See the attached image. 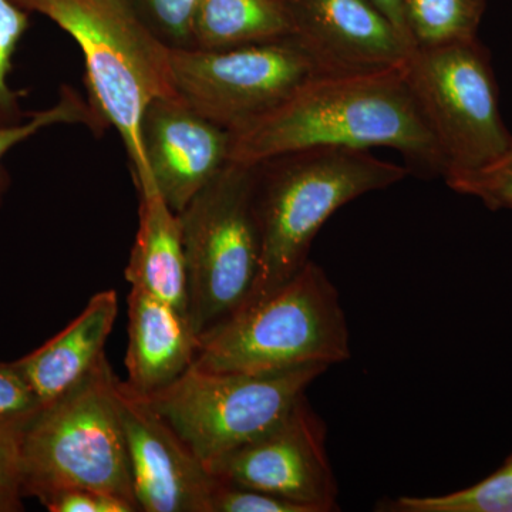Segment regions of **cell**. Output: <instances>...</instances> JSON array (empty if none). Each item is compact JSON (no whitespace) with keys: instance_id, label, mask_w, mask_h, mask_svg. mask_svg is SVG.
<instances>
[{"instance_id":"cell-1","label":"cell","mask_w":512,"mask_h":512,"mask_svg":"<svg viewBox=\"0 0 512 512\" xmlns=\"http://www.w3.org/2000/svg\"><path fill=\"white\" fill-rule=\"evenodd\" d=\"M402 69L318 74L274 110L231 133V163L258 165L318 147L399 151L421 174L443 177L446 161Z\"/></svg>"},{"instance_id":"cell-2","label":"cell","mask_w":512,"mask_h":512,"mask_svg":"<svg viewBox=\"0 0 512 512\" xmlns=\"http://www.w3.org/2000/svg\"><path fill=\"white\" fill-rule=\"evenodd\" d=\"M409 174L369 150L342 147L306 148L256 165L261 259L245 303L274 292L308 264L313 239L339 208Z\"/></svg>"},{"instance_id":"cell-3","label":"cell","mask_w":512,"mask_h":512,"mask_svg":"<svg viewBox=\"0 0 512 512\" xmlns=\"http://www.w3.org/2000/svg\"><path fill=\"white\" fill-rule=\"evenodd\" d=\"M45 16L83 53L89 101L116 128L130 160L134 187L154 180L144 156L141 120L161 97L177 96L171 47L138 15L131 0H13Z\"/></svg>"},{"instance_id":"cell-4","label":"cell","mask_w":512,"mask_h":512,"mask_svg":"<svg viewBox=\"0 0 512 512\" xmlns=\"http://www.w3.org/2000/svg\"><path fill=\"white\" fill-rule=\"evenodd\" d=\"M350 355L338 289L309 261L274 292L245 303L201 333L192 366L211 373H266L330 367Z\"/></svg>"},{"instance_id":"cell-5","label":"cell","mask_w":512,"mask_h":512,"mask_svg":"<svg viewBox=\"0 0 512 512\" xmlns=\"http://www.w3.org/2000/svg\"><path fill=\"white\" fill-rule=\"evenodd\" d=\"M117 375L106 356L79 386L43 407L19 436L23 495L40 503L84 488L138 510L116 397Z\"/></svg>"},{"instance_id":"cell-6","label":"cell","mask_w":512,"mask_h":512,"mask_svg":"<svg viewBox=\"0 0 512 512\" xmlns=\"http://www.w3.org/2000/svg\"><path fill=\"white\" fill-rule=\"evenodd\" d=\"M255 184L256 165L229 161L178 214L197 336L241 308L254 288L261 259Z\"/></svg>"},{"instance_id":"cell-7","label":"cell","mask_w":512,"mask_h":512,"mask_svg":"<svg viewBox=\"0 0 512 512\" xmlns=\"http://www.w3.org/2000/svg\"><path fill=\"white\" fill-rule=\"evenodd\" d=\"M328 369L306 365L278 372L211 373L191 366L144 397L211 471L222 458L278 426Z\"/></svg>"},{"instance_id":"cell-8","label":"cell","mask_w":512,"mask_h":512,"mask_svg":"<svg viewBox=\"0 0 512 512\" xmlns=\"http://www.w3.org/2000/svg\"><path fill=\"white\" fill-rule=\"evenodd\" d=\"M403 70L446 161L444 178L484 167L510 146L490 53L478 37L413 50Z\"/></svg>"},{"instance_id":"cell-9","label":"cell","mask_w":512,"mask_h":512,"mask_svg":"<svg viewBox=\"0 0 512 512\" xmlns=\"http://www.w3.org/2000/svg\"><path fill=\"white\" fill-rule=\"evenodd\" d=\"M171 67L178 94L229 133L261 119L322 74L292 37L231 49H171Z\"/></svg>"},{"instance_id":"cell-10","label":"cell","mask_w":512,"mask_h":512,"mask_svg":"<svg viewBox=\"0 0 512 512\" xmlns=\"http://www.w3.org/2000/svg\"><path fill=\"white\" fill-rule=\"evenodd\" d=\"M325 441V423L305 394L278 426L222 458L211 473L225 483L301 505L306 512L338 511V484Z\"/></svg>"},{"instance_id":"cell-11","label":"cell","mask_w":512,"mask_h":512,"mask_svg":"<svg viewBox=\"0 0 512 512\" xmlns=\"http://www.w3.org/2000/svg\"><path fill=\"white\" fill-rule=\"evenodd\" d=\"M116 397L138 510L212 512L218 478L146 397L134 392L119 376Z\"/></svg>"},{"instance_id":"cell-12","label":"cell","mask_w":512,"mask_h":512,"mask_svg":"<svg viewBox=\"0 0 512 512\" xmlns=\"http://www.w3.org/2000/svg\"><path fill=\"white\" fill-rule=\"evenodd\" d=\"M292 39L322 74L402 69L413 49L372 0H292Z\"/></svg>"},{"instance_id":"cell-13","label":"cell","mask_w":512,"mask_h":512,"mask_svg":"<svg viewBox=\"0 0 512 512\" xmlns=\"http://www.w3.org/2000/svg\"><path fill=\"white\" fill-rule=\"evenodd\" d=\"M141 141L154 183L175 214L229 163L231 133L201 116L180 94L147 107Z\"/></svg>"},{"instance_id":"cell-14","label":"cell","mask_w":512,"mask_h":512,"mask_svg":"<svg viewBox=\"0 0 512 512\" xmlns=\"http://www.w3.org/2000/svg\"><path fill=\"white\" fill-rule=\"evenodd\" d=\"M127 306L126 383L150 396L190 369L198 336L185 313L144 286L131 285Z\"/></svg>"},{"instance_id":"cell-15","label":"cell","mask_w":512,"mask_h":512,"mask_svg":"<svg viewBox=\"0 0 512 512\" xmlns=\"http://www.w3.org/2000/svg\"><path fill=\"white\" fill-rule=\"evenodd\" d=\"M117 315V292L114 289L97 292L62 332L13 362L32 387L42 409L79 386L101 357L106 356L104 346Z\"/></svg>"},{"instance_id":"cell-16","label":"cell","mask_w":512,"mask_h":512,"mask_svg":"<svg viewBox=\"0 0 512 512\" xmlns=\"http://www.w3.org/2000/svg\"><path fill=\"white\" fill-rule=\"evenodd\" d=\"M138 228L124 276L188 316L187 264L178 214L154 181L137 185Z\"/></svg>"},{"instance_id":"cell-17","label":"cell","mask_w":512,"mask_h":512,"mask_svg":"<svg viewBox=\"0 0 512 512\" xmlns=\"http://www.w3.org/2000/svg\"><path fill=\"white\" fill-rule=\"evenodd\" d=\"M292 35L291 10L281 0H200L192 47L231 49L278 42Z\"/></svg>"},{"instance_id":"cell-18","label":"cell","mask_w":512,"mask_h":512,"mask_svg":"<svg viewBox=\"0 0 512 512\" xmlns=\"http://www.w3.org/2000/svg\"><path fill=\"white\" fill-rule=\"evenodd\" d=\"M487 0H402L404 32L413 50L477 39Z\"/></svg>"},{"instance_id":"cell-19","label":"cell","mask_w":512,"mask_h":512,"mask_svg":"<svg viewBox=\"0 0 512 512\" xmlns=\"http://www.w3.org/2000/svg\"><path fill=\"white\" fill-rule=\"evenodd\" d=\"M59 124H83L92 130H104L107 127L89 99H84L70 86L60 89L59 99L53 106L29 113L20 123L0 126V207L12 185V177L5 164L6 156L13 148L35 137L40 131Z\"/></svg>"},{"instance_id":"cell-20","label":"cell","mask_w":512,"mask_h":512,"mask_svg":"<svg viewBox=\"0 0 512 512\" xmlns=\"http://www.w3.org/2000/svg\"><path fill=\"white\" fill-rule=\"evenodd\" d=\"M393 512H512V451L503 466L470 487L443 495L397 498L384 505Z\"/></svg>"},{"instance_id":"cell-21","label":"cell","mask_w":512,"mask_h":512,"mask_svg":"<svg viewBox=\"0 0 512 512\" xmlns=\"http://www.w3.org/2000/svg\"><path fill=\"white\" fill-rule=\"evenodd\" d=\"M28 10L13 0H0V126L20 123L29 116L22 107V93L13 89V60L30 28Z\"/></svg>"},{"instance_id":"cell-22","label":"cell","mask_w":512,"mask_h":512,"mask_svg":"<svg viewBox=\"0 0 512 512\" xmlns=\"http://www.w3.org/2000/svg\"><path fill=\"white\" fill-rule=\"evenodd\" d=\"M444 181L451 190L477 198L490 210L512 211V140L507 150L490 164L447 175Z\"/></svg>"},{"instance_id":"cell-23","label":"cell","mask_w":512,"mask_h":512,"mask_svg":"<svg viewBox=\"0 0 512 512\" xmlns=\"http://www.w3.org/2000/svg\"><path fill=\"white\" fill-rule=\"evenodd\" d=\"M148 28L171 49L192 47L200 0H131Z\"/></svg>"},{"instance_id":"cell-24","label":"cell","mask_w":512,"mask_h":512,"mask_svg":"<svg viewBox=\"0 0 512 512\" xmlns=\"http://www.w3.org/2000/svg\"><path fill=\"white\" fill-rule=\"evenodd\" d=\"M42 410L32 387L13 362H0V430L20 434Z\"/></svg>"},{"instance_id":"cell-25","label":"cell","mask_w":512,"mask_h":512,"mask_svg":"<svg viewBox=\"0 0 512 512\" xmlns=\"http://www.w3.org/2000/svg\"><path fill=\"white\" fill-rule=\"evenodd\" d=\"M212 512H306L301 505L218 480Z\"/></svg>"},{"instance_id":"cell-26","label":"cell","mask_w":512,"mask_h":512,"mask_svg":"<svg viewBox=\"0 0 512 512\" xmlns=\"http://www.w3.org/2000/svg\"><path fill=\"white\" fill-rule=\"evenodd\" d=\"M19 436L0 430V512L22 510V474H20Z\"/></svg>"},{"instance_id":"cell-27","label":"cell","mask_w":512,"mask_h":512,"mask_svg":"<svg viewBox=\"0 0 512 512\" xmlns=\"http://www.w3.org/2000/svg\"><path fill=\"white\" fill-rule=\"evenodd\" d=\"M50 512H136L127 501L99 491L74 488L60 491L43 501Z\"/></svg>"},{"instance_id":"cell-28","label":"cell","mask_w":512,"mask_h":512,"mask_svg":"<svg viewBox=\"0 0 512 512\" xmlns=\"http://www.w3.org/2000/svg\"><path fill=\"white\" fill-rule=\"evenodd\" d=\"M372 2L389 16V19L392 20L394 25L397 26V29L402 32L404 39L407 40L403 25L402 0H372ZM407 42H409V40H407Z\"/></svg>"},{"instance_id":"cell-29","label":"cell","mask_w":512,"mask_h":512,"mask_svg":"<svg viewBox=\"0 0 512 512\" xmlns=\"http://www.w3.org/2000/svg\"><path fill=\"white\" fill-rule=\"evenodd\" d=\"M281 2L286 3V5H289V3H291V2H292V0H281Z\"/></svg>"}]
</instances>
